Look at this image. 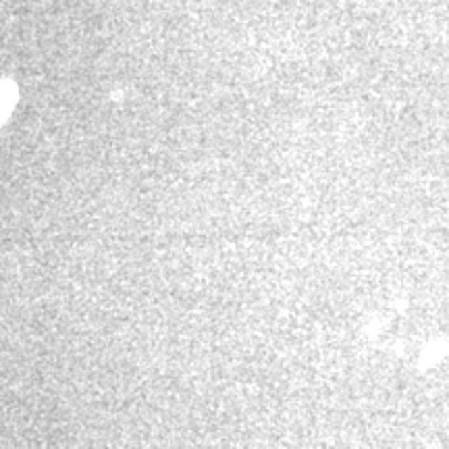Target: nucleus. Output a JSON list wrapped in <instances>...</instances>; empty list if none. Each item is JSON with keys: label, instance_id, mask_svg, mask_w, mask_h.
<instances>
[{"label": "nucleus", "instance_id": "obj_1", "mask_svg": "<svg viewBox=\"0 0 449 449\" xmlns=\"http://www.w3.org/2000/svg\"><path fill=\"white\" fill-rule=\"evenodd\" d=\"M13 102H15V86L5 81V83H0V123H3L11 108H13Z\"/></svg>", "mask_w": 449, "mask_h": 449}]
</instances>
